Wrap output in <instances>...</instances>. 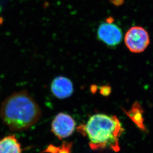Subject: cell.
I'll list each match as a JSON object with an SVG mask.
<instances>
[{"label":"cell","mask_w":153,"mask_h":153,"mask_svg":"<svg viewBox=\"0 0 153 153\" xmlns=\"http://www.w3.org/2000/svg\"><path fill=\"white\" fill-rule=\"evenodd\" d=\"M0 153H22L20 145L14 135L0 140Z\"/></svg>","instance_id":"cell-7"},{"label":"cell","mask_w":153,"mask_h":153,"mask_svg":"<svg viewBox=\"0 0 153 153\" xmlns=\"http://www.w3.org/2000/svg\"><path fill=\"white\" fill-rule=\"evenodd\" d=\"M76 123L71 116L65 113H58L51 124V131L59 139L68 137L75 129Z\"/></svg>","instance_id":"cell-5"},{"label":"cell","mask_w":153,"mask_h":153,"mask_svg":"<svg viewBox=\"0 0 153 153\" xmlns=\"http://www.w3.org/2000/svg\"><path fill=\"white\" fill-rule=\"evenodd\" d=\"M1 119L13 131L27 130L36 124L42 116L37 103L26 90L16 92L2 102Z\"/></svg>","instance_id":"cell-1"},{"label":"cell","mask_w":153,"mask_h":153,"mask_svg":"<svg viewBox=\"0 0 153 153\" xmlns=\"http://www.w3.org/2000/svg\"><path fill=\"white\" fill-rule=\"evenodd\" d=\"M101 92L103 95H108L110 92V87H107L106 86L102 87V88H101Z\"/></svg>","instance_id":"cell-11"},{"label":"cell","mask_w":153,"mask_h":153,"mask_svg":"<svg viewBox=\"0 0 153 153\" xmlns=\"http://www.w3.org/2000/svg\"><path fill=\"white\" fill-rule=\"evenodd\" d=\"M85 131L93 150L107 147L119 151V138L123 131L116 116L96 114L92 116L85 126Z\"/></svg>","instance_id":"cell-2"},{"label":"cell","mask_w":153,"mask_h":153,"mask_svg":"<svg viewBox=\"0 0 153 153\" xmlns=\"http://www.w3.org/2000/svg\"><path fill=\"white\" fill-rule=\"evenodd\" d=\"M51 91L56 98L65 99L72 95L74 91V86L68 78L64 76H57L52 81Z\"/></svg>","instance_id":"cell-6"},{"label":"cell","mask_w":153,"mask_h":153,"mask_svg":"<svg viewBox=\"0 0 153 153\" xmlns=\"http://www.w3.org/2000/svg\"><path fill=\"white\" fill-rule=\"evenodd\" d=\"M71 143L64 142L58 153H71Z\"/></svg>","instance_id":"cell-9"},{"label":"cell","mask_w":153,"mask_h":153,"mask_svg":"<svg viewBox=\"0 0 153 153\" xmlns=\"http://www.w3.org/2000/svg\"><path fill=\"white\" fill-rule=\"evenodd\" d=\"M142 113V109L140 104L137 102L135 103L131 110L126 112V114L130 117V118L131 119V120L135 123L139 128L141 129L142 130L145 131L146 128L143 123L144 119Z\"/></svg>","instance_id":"cell-8"},{"label":"cell","mask_w":153,"mask_h":153,"mask_svg":"<svg viewBox=\"0 0 153 153\" xmlns=\"http://www.w3.org/2000/svg\"><path fill=\"white\" fill-rule=\"evenodd\" d=\"M99 40L110 47L119 45L123 39V32L119 26L107 20L100 24L97 31Z\"/></svg>","instance_id":"cell-4"},{"label":"cell","mask_w":153,"mask_h":153,"mask_svg":"<svg viewBox=\"0 0 153 153\" xmlns=\"http://www.w3.org/2000/svg\"><path fill=\"white\" fill-rule=\"evenodd\" d=\"M126 46L134 53L143 52L150 44L148 32L141 26H132L128 29L124 37Z\"/></svg>","instance_id":"cell-3"},{"label":"cell","mask_w":153,"mask_h":153,"mask_svg":"<svg viewBox=\"0 0 153 153\" xmlns=\"http://www.w3.org/2000/svg\"><path fill=\"white\" fill-rule=\"evenodd\" d=\"M60 147H56L55 146L51 145L48 147V148L44 152L50 153H58L59 151Z\"/></svg>","instance_id":"cell-10"}]
</instances>
